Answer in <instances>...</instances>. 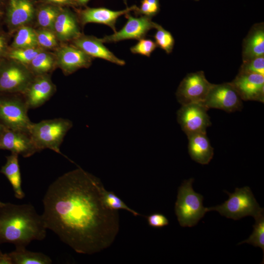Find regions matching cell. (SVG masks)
Returning a JSON list of instances; mask_svg holds the SVG:
<instances>
[{"label":"cell","instance_id":"8fae6325","mask_svg":"<svg viewBox=\"0 0 264 264\" xmlns=\"http://www.w3.org/2000/svg\"><path fill=\"white\" fill-rule=\"evenodd\" d=\"M127 21L119 31L113 34L105 36L100 38L103 43H115L128 39L140 40L144 38L148 32L154 28L156 23L152 21V18L142 15L136 18L132 16L130 13L125 14Z\"/></svg>","mask_w":264,"mask_h":264},{"label":"cell","instance_id":"60d3db41","mask_svg":"<svg viewBox=\"0 0 264 264\" xmlns=\"http://www.w3.org/2000/svg\"><path fill=\"white\" fill-rule=\"evenodd\" d=\"M2 15H3L2 12L0 10V32H1V20L2 18Z\"/></svg>","mask_w":264,"mask_h":264},{"label":"cell","instance_id":"f546056e","mask_svg":"<svg viewBox=\"0 0 264 264\" xmlns=\"http://www.w3.org/2000/svg\"><path fill=\"white\" fill-rule=\"evenodd\" d=\"M154 28L156 29V31L154 38L157 46L164 50L167 54L172 52L175 40L171 33L157 23Z\"/></svg>","mask_w":264,"mask_h":264},{"label":"cell","instance_id":"83f0119b","mask_svg":"<svg viewBox=\"0 0 264 264\" xmlns=\"http://www.w3.org/2000/svg\"><path fill=\"white\" fill-rule=\"evenodd\" d=\"M255 223L253 225V231L249 237L238 244L243 243L251 244L260 247L264 252V216L262 214L255 218Z\"/></svg>","mask_w":264,"mask_h":264},{"label":"cell","instance_id":"ac0fdd59","mask_svg":"<svg viewBox=\"0 0 264 264\" xmlns=\"http://www.w3.org/2000/svg\"><path fill=\"white\" fill-rule=\"evenodd\" d=\"M76 15L67 8H62L54 22L52 30L59 41H72L82 33Z\"/></svg>","mask_w":264,"mask_h":264},{"label":"cell","instance_id":"7bdbcfd3","mask_svg":"<svg viewBox=\"0 0 264 264\" xmlns=\"http://www.w3.org/2000/svg\"><path fill=\"white\" fill-rule=\"evenodd\" d=\"M2 203V202L0 201V205Z\"/></svg>","mask_w":264,"mask_h":264},{"label":"cell","instance_id":"f1b7e54d","mask_svg":"<svg viewBox=\"0 0 264 264\" xmlns=\"http://www.w3.org/2000/svg\"><path fill=\"white\" fill-rule=\"evenodd\" d=\"M102 198L104 203L109 209L117 211L125 210L134 216H141L140 214L128 206L122 200L112 191H108L105 188L102 190Z\"/></svg>","mask_w":264,"mask_h":264},{"label":"cell","instance_id":"30bf717a","mask_svg":"<svg viewBox=\"0 0 264 264\" xmlns=\"http://www.w3.org/2000/svg\"><path fill=\"white\" fill-rule=\"evenodd\" d=\"M231 83L213 84L203 103L208 109H217L228 112L240 110L242 102Z\"/></svg>","mask_w":264,"mask_h":264},{"label":"cell","instance_id":"9a60e30c","mask_svg":"<svg viewBox=\"0 0 264 264\" xmlns=\"http://www.w3.org/2000/svg\"><path fill=\"white\" fill-rule=\"evenodd\" d=\"M5 22L11 32L28 25L35 18L36 8L31 0H8Z\"/></svg>","mask_w":264,"mask_h":264},{"label":"cell","instance_id":"8992f818","mask_svg":"<svg viewBox=\"0 0 264 264\" xmlns=\"http://www.w3.org/2000/svg\"><path fill=\"white\" fill-rule=\"evenodd\" d=\"M28 110L22 94L0 93V122L7 129L29 133Z\"/></svg>","mask_w":264,"mask_h":264},{"label":"cell","instance_id":"ffe728a7","mask_svg":"<svg viewBox=\"0 0 264 264\" xmlns=\"http://www.w3.org/2000/svg\"><path fill=\"white\" fill-rule=\"evenodd\" d=\"M187 137L188 153L191 158L200 164H208L213 158L214 149L206 132L194 133Z\"/></svg>","mask_w":264,"mask_h":264},{"label":"cell","instance_id":"1f68e13d","mask_svg":"<svg viewBox=\"0 0 264 264\" xmlns=\"http://www.w3.org/2000/svg\"><path fill=\"white\" fill-rule=\"evenodd\" d=\"M239 72L254 73L264 76V55L243 62Z\"/></svg>","mask_w":264,"mask_h":264},{"label":"cell","instance_id":"ee69618b","mask_svg":"<svg viewBox=\"0 0 264 264\" xmlns=\"http://www.w3.org/2000/svg\"><path fill=\"white\" fill-rule=\"evenodd\" d=\"M2 253V252L1 251V250H0V254H1Z\"/></svg>","mask_w":264,"mask_h":264},{"label":"cell","instance_id":"6da1fadb","mask_svg":"<svg viewBox=\"0 0 264 264\" xmlns=\"http://www.w3.org/2000/svg\"><path fill=\"white\" fill-rule=\"evenodd\" d=\"M100 179L79 167L58 177L43 198L47 229L76 252L93 254L109 247L119 230L117 211L104 203Z\"/></svg>","mask_w":264,"mask_h":264},{"label":"cell","instance_id":"d590c367","mask_svg":"<svg viewBox=\"0 0 264 264\" xmlns=\"http://www.w3.org/2000/svg\"><path fill=\"white\" fill-rule=\"evenodd\" d=\"M9 49L8 37L4 33L0 32V61L6 57Z\"/></svg>","mask_w":264,"mask_h":264},{"label":"cell","instance_id":"5b68a950","mask_svg":"<svg viewBox=\"0 0 264 264\" xmlns=\"http://www.w3.org/2000/svg\"><path fill=\"white\" fill-rule=\"evenodd\" d=\"M225 192L228 195V199L220 205L207 208L208 212L216 211L234 220L248 216L255 219L264 214V208L260 207L249 187L236 188L233 193Z\"/></svg>","mask_w":264,"mask_h":264},{"label":"cell","instance_id":"836d02e7","mask_svg":"<svg viewBox=\"0 0 264 264\" xmlns=\"http://www.w3.org/2000/svg\"><path fill=\"white\" fill-rule=\"evenodd\" d=\"M157 47L154 41L149 39L142 38L130 48L131 51L134 54H138L149 57L151 53Z\"/></svg>","mask_w":264,"mask_h":264},{"label":"cell","instance_id":"7a4b0ae2","mask_svg":"<svg viewBox=\"0 0 264 264\" xmlns=\"http://www.w3.org/2000/svg\"><path fill=\"white\" fill-rule=\"evenodd\" d=\"M46 227L42 215L31 204L0 205V244L26 247L32 241L44 240Z\"/></svg>","mask_w":264,"mask_h":264},{"label":"cell","instance_id":"7402d4cb","mask_svg":"<svg viewBox=\"0 0 264 264\" xmlns=\"http://www.w3.org/2000/svg\"><path fill=\"white\" fill-rule=\"evenodd\" d=\"M6 161L0 170L11 184L15 197L19 199H22L25 194L22 189V178L20 172L19 155L11 153L6 157Z\"/></svg>","mask_w":264,"mask_h":264},{"label":"cell","instance_id":"e0dca14e","mask_svg":"<svg viewBox=\"0 0 264 264\" xmlns=\"http://www.w3.org/2000/svg\"><path fill=\"white\" fill-rule=\"evenodd\" d=\"M137 7L133 5L121 11H113L105 7H87L79 11L78 16L83 25L88 23L104 24L110 27L114 33L116 31L115 24L118 18L132 11H134Z\"/></svg>","mask_w":264,"mask_h":264},{"label":"cell","instance_id":"603a6c76","mask_svg":"<svg viewBox=\"0 0 264 264\" xmlns=\"http://www.w3.org/2000/svg\"><path fill=\"white\" fill-rule=\"evenodd\" d=\"M12 264H50L52 260L46 255L27 250L26 247H16L8 253Z\"/></svg>","mask_w":264,"mask_h":264},{"label":"cell","instance_id":"44dd1931","mask_svg":"<svg viewBox=\"0 0 264 264\" xmlns=\"http://www.w3.org/2000/svg\"><path fill=\"white\" fill-rule=\"evenodd\" d=\"M264 55V26L263 23L255 24L244 40L243 62Z\"/></svg>","mask_w":264,"mask_h":264},{"label":"cell","instance_id":"d6a6232c","mask_svg":"<svg viewBox=\"0 0 264 264\" xmlns=\"http://www.w3.org/2000/svg\"><path fill=\"white\" fill-rule=\"evenodd\" d=\"M160 10L159 0H142L140 7L134 11L136 15L146 16L152 18Z\"/></svg>","mask_w":264,"mask_h":264},{"label":"cell","instance_id":"52a82bcc","mask_svg":"<svg viewBox=\"0 0 264 264\" xmlns=\"http://www.w3.org/2000/svg\"><path fill=\"white\" fill-rule=\"evenodd\" d=\"M34 76L26 65L4 58L0 61V93L23 94Z\"/></svg>","mask_w":264,"mask_h":264},{"label":"cell","instance_id":"cb8c5ba5","mask_svg":"<svg viewBox=\"0 0 264 264\" xmlns=\"http://www.w3.org/2000/svg\"><path fill=\"white\" fill-rule=\"evenodd\" d=\"M56 66L54 54L43 49L34 57L27 66L32 73L36 76L49 74Z\"/></svg>","mask_w":264,"mask_h":264},{"label":"cell","instance_id":"8d00e7d4","mask_svg":"<svg viewBox=\"0 0 264 264\" xmlns=\"http://www.w3.org/2000/svg\"><path fill=\"white\" fill-rule=\"evenodd\" d=\"M51 3L58 5H67L71 6H78L77 0H45Z\"/></svg>","mask_w":264,"mask_h":264},{"label":"cell","instance_id":"ba28073f","mask_svg":"<svg viewBox=\"0 0 264 264\" xmlns=\"http://www.w3.org/2000/svg\"><path fill=\"white\" fill-rule=\"evenodd\" d=\"M213 84L206 78L202 71L188 74L180 82L176 97L181 105L203 104Z\"/></svg>","mask_w":264,"mask_h":264},{"label":"cell","instance_id":"7c38bea8","mask_svg":"<svg viewBox=\"0 0 264 264\" xmlns=\"http://www.w3.org/2000/svg\"><path fill=\"white\" fill-rule=\"evenodd\" d=\"M54 55L56 66L65 75H69L82 68H88L93 59L73 44L60 46Z\"/></svg>","mask_w":264,"mask_h":264},{"label":"cell","instance_id":"3957f363","mask_svg":"<svg viewBox=\"0 0 264 264\" xmlns=\"http://www.w3.org/2000/svg\"><path fill=\"white\" fill-rule=\"evenodd\" d=\"M194 180L193 178L184 180L178 189L175 211L182 227L195 226L208 212L203 205V197L193 190Z\"/></svg>","mask_w":264,"mask_h":264},{"label":"cell","instance_id":"5bb4252c","mask_svg":"<svg viewBox=\"0 0 264 264\" xmlns=\"http://www.w3.org/2000/svg\"><path fill=\"white\" fill-rule=\"evenodd\" d=\"M231 83L242 100L264 102V76L254 73L239 72Z\"/></svg>","mask_w":264,"mask_h":264},{"label":"cell","instance_id":"4dcf8cb0","mask_svg":"<svg viewBox=\"0 0 264 264\" xmlns=\"http://www.w3.org/2000/svg\"><path fill=\"white\" fill-rule=\"evenodd\" d=\"M38 46L43 49H52L57 47L59 40L52 30L41 28L36 30Z\"/></svg>","mask_w":264,"mask_h":264},{"label":"cell","instance_id":"4fadbf2b","mask_svg":"<svg viewBox=\"0 0 264 264\" xmlns=\"http://www.w3.org/2000/svg\"><path fill=\"white\" fill-rule=\"evenodd\" d=\"M56 91L50 75H40L34 76L22 95L28 109H34L44 105Z\"/></svg>","mask_w":264,"mask_h":264},{"label":"cell","instance_id":"9c48e42d","mask_svg":"<svg viewBox=\"0 0 264 264\" xmlns=\"http://www.w3.org/2000/svg\"><path fill=\"white\" fill-rule=\"evenodd\" d=\"M208 109L201 103H191L181 105L177 111V120L187 136L198 132H206L211 125L207 113Z\"/></svg>","mask_w":264,"mask_h":264},{"label":"cell","instance_id":"484cf974","mask_svg":"<svg viewBox=\"0 0 264 264\" xmlns=\"http://www.w3.org/2000/svg\"><path fill=\"white\" fill-rule=\"evenodd\" d=\"M38 46L35 29L29 25L22 26L17 31L11 48H29Z\"/></svg>","mask_w":264,"mask_h":264},{"label":"cell","instance_id":"d4e9b609","mask_svg":"<svg viewBox=\"0 0 264 264\" xmlns=\"http://www.w3.org/2000/svg\"><path fill=\"white\" fill-rule=\"evenodd\" d=\"M61 8L60 6L50 3L36 9L35 18L40 28L52 30L54 22Z\"/></svg>","mask_w":264,"mask_h":264},{"label":"cell","instance_id":"ab89813d","mask_svg":"<svg viewBox=\"0 0 264 264\" xmlns=\"http://www.w3.org/2000/svg\"><path fill=\"white\" fill-rule=\"evenodd\" d=\"M7 128L0 122V135Z\"/></svg>","mask_w":264,"mask_h":264},{"label":"cell","instance_id":"d6986e66","mask_svg":"<svg viewBox=\"0 0 264 264\" xmlns=\"http://www.w3.org/2000/svg\"><path fill=\"white\" fill-rule=\"evenodd\" d=\"M73 44L93 58L106 60L120 66L125 65V62L117 58L104 44L100 38L93 36L81 34L72 41Z\"/></svg>","mask_w":264,"mask_h":264},{"label":"cell","instance_id":"74e56055","mask_svg":"<svg viewBox=\"0 0 264 264\" xmlns=\"http://www.w3.org/2000/svg\"><path fill=\"white\" fill-rule=\"evenodd\" d=\"M0 264H12L10 256L8 253L0 254Z\"/></svg>","mask_w":264,"mask_h":264},{"label":"cell","instance_id":"277c9868","mask_svg":"<svg viewBox=\"0 0 264 264\" xmlns=\"http://www.w3.org/2000/svg\"><path fill=\"white\" fill-rule=\"evenodd\" d=\"M72 126V121L68 119L57 118L44 120L32 123L29 134L39 152L48 149L63 155L60 146Z\"/></svg>","mask_w":264,"mask_h":264},{"label":"cell","instance_id":"f35d334b","mask_svg":"<svg viewBox=\"0 0 264 264\" xmlns=\"http://www.w3.org/2000/svg\"><path fill=\"white\" fill-rule=\"evenodd\" d=\"M89 0H77L79 5H85Z\"/></svg>","mask_w":264,"mask_h":264},{"label":"cell","instance_id":"b9f144b4","mask_svg":"<svg viewBox=\"0 0 264 264\" xmlns=\"http://www.w3.org/2000/svg\"><path fill=\"white\" fill-rule=\"evenodd\" d=\"M6 0H0V6L4 3Z\"/></svg>","mask_w":264,"mask_h":264},{"label":"cell","instance_id":"e575fe53","mask_svg":"<svg viewBox=\"0 0 264 264\" xmlns=\"http://www.w3.org/2000/svg\"><path fill=\"white\" fill-rule=\"evenodd\" d=\"M148 224L153 227L159 228L169 224L168 218L163 214L155 213L146 217Z\"/></svg>","mask_w":264,"mask_h":264},{"label":"cell","instance_id":"2e32d148","mask_svg":"<svg viewBox=\"0 0 264 264\" xmlns=\"http://www.w3.org/2000/svg\"><path fill=\"white\" fill-rule=\"evenodd\" d=\"M0 150H9L23 157L39 152L29 133L8 129L0 135Z\"/></svg>","mask_w":264,"mask_h":264},{"label":"cell","instance_id":"f6af8a7d","mask_svg":"<svg viewBox=\"0 0 264 264\" xmlns=\"http://www.w3.org/2000/svg\"><path fill=\"white\" fill-rule=\"evenodd\" d=\"M195 0V1H198L199 0Z\"/></svg>","mask_w":264,"mask_h":264},{"label":"cell","instance_id":"4316f807","mask_svg":"<svg viewBox=\"0 0 264 264\" xmlns=\"http://www.w3.org/2000/svg\"><path fill=\"white\" fill-rule=\"evenodd\" d=\"M43 49L39 46L29 48H9L5 58L27 65Z\"/></svg>","mask_w":264,"mask_h":264}]
</instances>
